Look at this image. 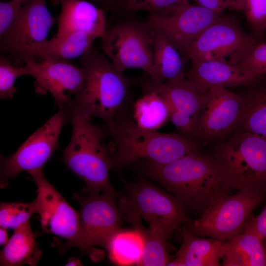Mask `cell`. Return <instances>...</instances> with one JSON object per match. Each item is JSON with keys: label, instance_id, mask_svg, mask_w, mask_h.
Here are the masks:
<instances>
[{"label": "cell", "instance_id": "1", "mask_svg": "<svg viewBox=\"0 0 266 266\" xmlns=\"http://www.w3.org/2000/svg\"><path fill=\"white\" fill-rule=\"evenodd\" d=\"M139 168L144 176L177 198L187 208L201 214L231 191L212 155L200 150L165 164L143 159Z\"/></svg>", "mask_w": 266, "mask_h": 266}, {"label": "cell", "instance_id": "2", "mask_svg": "<svg viewBox=\"0 0 266 266\" xmlns=\"http://www.w3.org/2000/svg\"><path fill=\"white\" fill-rule=\"evenodd\" d=\"M80 62L83 82L69 105L92 118L102 120L109 129L121 111L133 80L92 45L81 56Z\"/></svg>", "mask_w": 266, "mask_h": 266}, {"label": "cell", "instance_id": "3", "mask_svg": "<svg viewBox=\"0 0 266 266\" xmlns=\"http://www.w3.org/2000/svg\"><path fill=\"white\" fill-rule=\"evenodd\" d=\"M120 112L108 129L115 148L111 156L112 168L121 169L140 159L167 163L200 150L201 145L180 133H163L142 129Z\"/></svg>", "mask_w": 266, "mask_h": 266}, {"label": "cell", "instance_id": "4", "mask_svg": "<svg viewBox=\"0 0 266 266\" xmlns=\"http://www.w3.org/2000/svg\"><path fill=\"white\" fill-rule=\"evenodd\" d=\"M72 132L62 161L85 184L83 193L113 192L109 177L111 156L103 143V132L92 118L70 106Z\"/></svg>", "mask_w": 266, "mask_h": 266}, {"label": "cell", "instance_id": "5", "mask_svg": "<svg viewBox=\"0 0 266 266\" xmlns=\"http://www.w3.org/2000/svg\"><path fill=\"white\" fill-rule=\"evenodd\" d=\"M124 182L117 203L123 220L132 226L143 218L148 223V229L168 239L189 220L185 205L165 190L143 178Z\"/></svg>", "mask_w": 266, "mask_h": 266}, {"label": "cell", "instance_id": "6", "mask_svg": "<svg viewBox=\"0 0 266 266\" xmlns=\"http://www.w3.org/2000/svg\"><path fill=\"white\" fill-rule=\"evenodd\" d=\"M212 156L231 190L266 193V139L235 130L218 141Z\"/></svg>", "mask_w": 266, "mask_h": 266}, {"label": "cell", "instance_id": "7", "mask_svg": "<svg viewBox=\"0 0 266 266\" xmlns=\"http://www.w3.org/2000/svg\"><path fill=\"white\" fill-rule=\"evenodd\" d=\"M153 35V29L147 21L119 20L106 28L101 38L102 49L119 71L139 68L152 79Z\"/></svg>", "mask_w": 266, "mask_h": 266}, {"label": "cell", "instance_id": "8", "mask_svg": "<svg viewBox=\"0 0 266 266\" xmlns=\"http://www.w3.org/2000/svg\"><path fill=\"white\" fill-rule=\"evenodd\" d=\"M266 199V192L238 190L212 204L199 218L184 224L196 235L227 241L243 232L251 212Z\"/></svg>", "mask_w": 266, "mask_h": 266}, {"label": "cell", "instance_id": "9", "mask_svg": "<svg viewBox=\"0 0 266 266\" xmlns=\"http://www.w3.org/2000/svg\"><path fill=\"white\" fill-rule=\"evenodd\" d=\"M59 111L32 134L12 155L0 157V186L22 171L43 168L58 146L61 130L71 117L69 104L59 105Z\"/></svg>", "mask_w": 266, "mask_h": 266}, {"label": "cell", "instance_id": "10", "mask_svg": "<svg viewBox=\"0 0 266 266\" xmlns=\"http://www.w3.org/2000/svg\"><path fill=\"white\" fill-rule=\"evenodd\" d=\"M189 0L149 14L147 22L161 33L186 61L188 50L200 33L221 14Z\"/></svg>", "mask_w": 266, "mask_h": 266}, {"label": "cell", "instance_id": "11", "mask_svg": "<svg viewBox=\"0 0 266 266\" xmlns=\"http://www.w3.org/2000/svg\"><path fill=\"white\" fill-rule=\"evenodd\" d=\"M115 191L91 195L76 194L79 203L80 237L78 248L88 251L94 246L104 248L110 236L121 229L123 218Z\"/></svg>", "mask_w": 266, "mask_h": 266}, {"label": "cell", "instance_id": "12", "mask_svg": "<svg viewBox=\"0 0 266 266\" xmlns=\"http://www.w3.org/2000/svg\"><path fill=\"white\" fill-rule=\"evenodd\" d=\"M29 174L37 187V196L34 201L36 213L39 215L43 232L54 234L65 240L64 243L58 245L62 249L78 247L79 212L70 206L46 179L43 168Z\"/></svg>", "mask_w": 266, "mask_h": 266}, {"label": "cell", "instance_id": "13", "mask_svg": "<svg viewBox=\"0 0 266 266\" xmlns=\"http://www.w3.org/2000/svg\"><path fill=\"white\" fill-rule=\"evenodd\" d=\"M257 41L235 18L223 13L192 43L187 59L223 60L235 63L244 51Z\"/></svg>", "mask_w": 266, "mask_h": 266}, {"label": "cell", "instance_id": "14", "mask_svg": "<svg viewBox=\"0 0 266 266\" xmlns=\"http://www.w3.org/2000/svg\"><path fill=\"white\" fill-rule=\"evenodd\" d=\"M241 108L239 95L226 88L213 87L203 92L195 141L201 145L228 136L237 126Z\"/></svg>", "mask_w": 266, "mask_h": 266}, {"label": "cell", "instance_id": "15", "mask_svg": "<svg viewBox=\"0 0 266 266\" xmlns=\"http://www.w3.org/2000/svg\"><path fill=\"white\" fill-rule=\"evenodd\" d=\"M140 84L143 91H154L164 99L169 108V121L179 133L195 141L203 93L187 79L175 82H157L148 77Z\"/></svg>", "mask_w": 266, "mask_h": 266}, {"label": "cell", "instance_id": "16", "mask_svg": "<svg viewBox=\"0 0 266 266\" xmlns=\"http://www.w3.org/2000/svg\"><path fill=\"white\" fill-rule=\"evenodd\" d=\"M23 75L35 79L36 93H50L59 105L70 104L71 97L80 90L83 82L82 68L66 60H43L37 63L33 58L25 59Z\"/></svg>", "mask_w": 266, "mask_h": 266}, {"label": "cell", "instance_id": "17", "mask_svg": "<svg viewBox=\"0 0 266 266\" xmlns=\"http://www.w3.org/2000/svg\"><path fill=\"white\" fill-rule=\"evenodd\" d=\"M55 21L46 0H28L23 4L20 17L11 32L0 41V52L10 54L23 47L46 40Z\"/></svg>", "mask_w": 266, "mask_h": 266}, {"label": "cell", "instance_id": "18", "mask_svg": "<svg viewBox=\"0 0 266 266\" xmlns=\"http://www.w3.org/2000/svg\"><path fill=\"white\" fill-rule=\"evenodd\" d=\"M186 79L201 92L213 87H241L255 79L240 65L223 60H192Z\"/></svg>", "mask_w": 266, "mask_h": 266}, {"label": "cell", "instance_id": "19", "mask_svg": "<svg viewBox=\"0 0 266 266\" xmlns=\"http://www.w3.org/2000/svg\"><path fill=\"white\" fill-rule=\"evenodd\" d=\"M60 5L55 37L83 32L100 38L106 29V11L87 0H52Z\"/></svg>", "mask_w": 266, "mask_h": 266}, {"label": "cell", "instance_id": "20", "mask_svg": "<svg viewBox=\"0 0 266 266\" xmlns=\"http://www.w3.org/2000/svg\"><path fill=\"white\" fill-rule=\"evenodd\" d=\"M96 37L83 32H74L28 45L10 55L12 63L22 66L27 58L34 56L43 60H68L82 56L92 45Z\"/></svg>", "mask_w": 266, "mask_h": 266}, {"label": "cell", "instance_id": "21", "mask_svg": "<svg viewBox=\"0 0 266 266\" xmlns=\"http://www.w3.org/2000/svg\"><path fill=\"white\" fill-rule=\"evenodd\" d=\"M241 87L237 93L241 100V113L235 130L266 139V75Z\"/></svg>", "mask_w": 266, "mask_h": 266}, {"label": "cell", "instance_id": "22", "mask_svg": "<svg viewBox=\"0 0 266 266\" xmlns=\"http://www.w3.org/2000/svg\"><path fill=\"white\" fill-rule=\"evenodd\" d=\"M183 242L176 256L166 266H219L223 255L224 241L193 234L184 225Z\"/></svg>", "mask_w": 266, "mask_h": 266}, {"label": "cell", "instance_id": "23", "mask_svg": "<svg viewBox=\"0 0 266 266\" xmlns=\"http://www.w3.org/2000/svg\"><path fill=\"white\" fill-rule=\"evenodd\" d=\"M222 266H266L264 240L250 231L223 242Z\"/></svg>", "mask_w": 266, "mask_h": 266}, {"label": "cell", "instance_id": "24", "mask_svg": "<svg viewBox=\"0 0 266 266\" xmlns=\"http://www.w3.org/2000/svg\"><path fill=\"white\" fill-rule=\"evenodd\" d=\"M153 29L154 77L150 79L157 82H175L186 79L184 70L186 60L161 33Z\"/></svg>", "mask_w": 266, "mask_h": 266}, {"label": "cell", "instance_id": "25", "mask_svg": "<svg viewBox=\"0 0 266 266\" xmlns=\"http://www.w3.org/2000/svg\"><path fill=\"white\" fill-rule=\"evenodd\" d=\"M35 237L30 221L14 229L13 234L0 252V266L37 265L41 257L42 251Z\"/></svg>", "mask_w": 266, "mask_h": 266}, {"label": "cell", "instance_id": "26", "mask_svg": "<svg viewBox=\"0 0 266 266\" xmlns=\"http://www.w3.org/2000/svg\"><path fill=\"white\" fill-rule=\"evenodd\" d=\"M104 248L114 264L138 266L143 254L144 240L141 234L134 229L125 231L121 229L110 236Z\"/></svg>", "mask_w": 266, "mask_h": 266}, {"label": "cell", "instance_id": "27", "mask_svg": "<svg viewBox=\"0 0 266 266\" xmlns=\"http://www.w3.org/2000/svg\"><path fill=\"white\" fill-rule=\"evenodd\" d=\"M133 118L139 127L156 131L169 120V108L161 96L154 91H145L134 104Z\"/></svg>", "mask_w": 266, "mask_h": 266}, {"label": "cell", "instance_id": "28", "mask_svg": "<svg viewBox=\"0 0 266 266\" xmlns=\"http://www.w3.org/2000/svg\"><path fill=\"white\" fill-rule=\"evenodd\" d=\"M133 229L141 234L144 240L143 254L138 266H166L170 261L167 239L145 228L142 224Z\"/></svg>", "mask_w": 266, "mask_h": 266}, {"label": "cell", "instance_id": "29", "mask_svg": "<svg viewBox=\"0 0 266 266\" xmlns=\"http://www.w3.org/2000/svg\"><path fill=\"white\" fill-rule=\"evenodd\" d=\"M187 0H111L108 11L116 17L129 16L138 12H157Z\"/></svg>", "mask_w": 266, "mask_h": 266}, {"label": "cell", "instance_id": "30", "mask_svg": "<svg viewBox=\"0 0 266 266\" xmlns=\"http://www.w3.org/2000/svg\"><path fill=\"white\" fill-rule=\"evenodd\" d=\"M34 213L36 207L34 200L28 203L2 202L0 205V226L15 229L30 221Z\"/></svg>", "mask_w": 266, "mask_h": 266}, {"label": "cell", "instance_id": "31", "mask_svg": "<svg viewBox=\"0 0 266 266\" xmlns=\"http://www.w3.org/2000/svg\"><path fill=\"white\" fill-rule=\"evenodd\" d=\"M237 63L255 77L266 75V42L257 41L244 51Z\"/></svg>", "mask_w": 266, "mask_h": 266}, {"label": "cell", "instance_id": "32", "mask_svg": "<svg viewBox=\"0 0 266 266\" xmlns=\"http://www.w3.org/2000/svg\"><path fill=\"white\" fill-rule=\"evenodd\" d=\"M244 1L243 12L252 31V35L258 40L266 31V0Z\"/></svg>", "mask_w": 266, "mask_h": 266}, {"label": "cell", "instance_id": "33", "mask_svg": "<svg viewBox=\"0 0 266 266\" xmlns=\"http://www.w3.org/2000/svg\"><path fill=\"white\" fill-rule=\"evenodd\" d=\"M23 75V66H17L5 56L0 58V98L4 100L13 97L16 91L15 80Z\"/></svg>", "mask_w": 266, "mask_h": 266}, {"label": "cell", "instance_id": "34", "mask_svg": "<svg viewBox=\"0 0 266 266\" xmlns=\"http://www.w3.org/2000/svg\"><path fill=\"white\" fill-rule=\"evenodd\" d=\"M23 4L15 0L0 2V41L4 39L15 26L21 15Z\"/></svg>", "mask_w": 266, "mask_h": 266}, {"label": "cell", "instance_id": "35", "mask_svg": "<svg viewBox=\"0 0 266 266\" xmlns=\"http://www.w3.org/2000/svg\"><path fill=\"white\" fill-rule=\"evenodd\" d=\"M196 3L216 12L223 13L225 10L243 12L244 0H193Z\"/></svg>", "mask_w": 266, "mask_h": 266}, {"label": "cell", "instance_id": "36", "mask_svg": "<svg viewBox=\"0 0 266 266\" xmlns=\"http://www.w3.org/2000/svg\"><path fill=\"white\" fill-rule=\"evenodd\" d=\"M244 231L253 232L264 241H266V206L257 216H249L245 223Z\"/></svg>", "mask_w": 266, "mask_h": 266}, {"label": "cell", "instance_id": "37", "mask_svg": "<svg viewBox=\"0 0 266 266\" xmlns=\"http://www.w3.org/2000/svg\"><path fill=\"white\" fill-rule=\"evenodd\" d=\"M9 239L7 228L0 227V244L1 246H5L8 242Z\"/></svg>", "mask_w": 266, "mask_h": 266}, {"label": "cell", "instance_id": "38", "mask_svg": "<svg viewBox=\"0 0 266 266\" xmlns=\"http://www.w3.org/2000/svg\"><path fill=\"white\" fill-rule=\"evenodd\" d=\"M95 4H98L100 7L108 11L111 0H87Z\"/></svg>", "mask_w": 266, "mask_h": 266}, {"label": "cell", "instance_id": "39", "mask_svg": "<svg viewBox=\"0 0 266 266\" xmlns=\"http://www.w3.org/2000/svg\"><path fill=\"white\" fill-rule=\"evenodd\" d=\"M66 266H81V262L77 258L72 257L70 258L67 263L66 265Z\"/></svg>", "mask_w": 266, "mask_h": 266}, {"label": "cell", "instance_id": "40", "mask_svg": "<svg viewBox=\"0 0 266 266\" xmlns=\"http://www.w3.org/2000/svg\"><path fill=\"white\" fill-rule=\"evenodd\" d=\"M21 2L23 4L25 3V0H15Z\"/></svg>", "mask_w": 266, "mask_h": 266}, {"label": "cell", "instance_id": "41", "mask_svg": "<svg viewBox=\"0 0 266 266\" xmlns=\"http://www.w3.org/2000/svg\"><path fill=\"white\" fill-rule=\"evenodd\" d=\"M264 244L266 249V241H264Z\"/></svg>", "mask_w": 266, "mask_h": 266}, {"label": "cell", "instance_id": "42", "mask_svg": "<svg viewBox=\"0 0 266 266\" xmlns=\"http://www.w3.org/2000/svg\"><path fill=\"white\" fill-rule=\"evenodd\" d=\"M28 0H25V3L26 1H27Z\"/></svg>", "mask_w": 266, "mask_h": 266}]
</instances>
